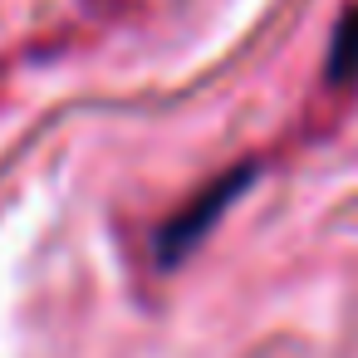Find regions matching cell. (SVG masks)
Listing matches in <instances>:
<instances>
[{
	"instance_id": "1",
	"label": "cell",
	"mask_w": 358,
	"mask_h": 358,
	"mask_svg": "<svg viewBox=\"0 0 358 358\" xmlns=\"http://www.w3.org/2000/svg\"><path fill=\"white\" fill-rule=\"evenodd\" d=\"M231 192H236V177H231V182H221V187H211V196H201L187 216H177V221L162 231V260H177V255H182V250L201 236V226H206V221H211V216L231 201Z\"/></svg>"
},
{
	"instance_id": "2",
	"label": "cell",
	"mask_w": 358,
	"mask_h": 358,
	"mask_svg": "<svg viewBox=\"0 0 358 358\" xmlns=\"http://www.w3.org/2000/svg\"><path fill=\"white\" fill-rule=\"evenodd\" d=\"M353 69H358V15L343 25V35L334 45V79H348Z\"/></svg>"
}]
</instances>
